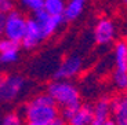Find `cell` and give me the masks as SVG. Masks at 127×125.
<instances>
[{
    "label": "cell",
    "instance_id": "ac0fdd59",
    "mask_svg": "<svg viewBox=\"0 0 127 125\" xmlns=\"http://www.w3.org/2000/svg\"><path fill=\"white\" fill-rule=\"evenodd\" d=\"M13 10H14L13 0H1V1H0V11L8 14V13H11Z\"/></svg>",
    "mask_w": 127,
    "mask_h": 125
},
{
    "label": "cell",
    "instance_id": "8fae6325",
    "mask_svg": "<svg viewBox=\"0 0 127 125\" xmlns=\"http://www.w3.org/2000/svg\"><path fill=\"white\" fill-rule=\"evenodd\" d=\"M115 72L127 73V41H118L113 50Z\"/></svg>",
    "mask_w": 127,
    "mask_h": 125
},
{
    "label": "cell",
    "instance_id": "5b68a950",
    "mask_svg": "<svg viewBox=\"0 0 127 125\" xmlns=\"http://www.w3.org/2000/svg\"><path fill=\"white\" fill-rule=\"evenodd\" d=\"M25 25H26V18L22 14L11 11L7 14L6 19V28H4V36L13 41L19 43L25 32Z\"/></svg>",
    "mask_w": 127,
    "mask_h": 125
},
{
    "label": "cell",
    "instance_id": "d4e9b609",
    "mask_svg": "<svg viewBox=\"0 0 127 125\" xmlns=\"http://www.w3.org/2000/svg\"><path fill=\"white\" fill-rule=\"evenodd\" d=\"M124 91H126V96H127V88H126V89H124Z\"/></svg>",
    "mask_w": 127,
    "mask_h": 125
},
{
    "label": "cell",
    "instance_id": "9a60e30c",
    "mask_svg": "<svg viewBox=\"0 0 127 125\" xmlns=\"http://www.w3.org/2000/svg\"><path fill=\"white\" fill-rule=\"evenodd\" d=\"M0 125H22V117L18 113H8L0 118Z\"/></svg>",
    "mask_w": 127,
    "mask_h": 125
},
{
    "label": "cell",
    "instance_id": "7a4b0ae2",
    "mask_svg": "<svg viewBox=\"0 0 127 125\" xmlns=\"http://www.w3.org/2000/svg\"><path fill=\"white\" fill-rule=\"evenodd\" d=\"M47 94L54 99L55 104L61 107L79 106L80 95L77 88L68 80H55L47 87Z\"/></svg>",
    "mask_w": 127,
    "mask_h": 125
},
{
    "label": "cell",
    "instance_id": "6da1fadb",
    "mask_svg": "<svg viewBox=\"0 0 127 125\" xmlns=\"http://www.w3.org/2000/svg\"><path fill=\"white\" fill-rule=\"evenodd\" d=\"M58 109L54 99L48 94L37 95L36 98L25 104L22 110L24 118L26 122H36V124H46V122L58 117Z\"/></svg>",
    "mask_w": 127,
    "mask_h": 125
},
{
    "label": "cell",
    "instance_id": "9c48e42d",
    "mask_svg": "<svg viewBox=\"0 0 127 125\" xmlns=\"http://www.w3.org/2000/svg\"><path fill=\"white\" fill-rule=\"evenodd\" d=\"M111 114L116 125H127V96H118L111 100Z\"/></svg>",
    "mask_w": 127,
    "mask_h": 125
},
{
    "label": "cell",
    "instance_id": "3957f363",
    "mask_svg": "<svg viewBox=\"0 0 127 125\" xmlns=\"http://www.w3.org/2000/svg\"><path fill=\"white\" fill-rule=\"evenodd\" d=\"M25 80L21 76L0 74V102H11L24 89Z\"/></svg>",
    "mask_w": 127,
    "mask_h": 125
},
{
    "label": "cell",
    "instance_id": "7c38bea8",
    "mask_svg": "<svg viewBox=\"0 0 127 125\" xmlns=\"http://www.w3.org/2000/svg\"><path fill=\"white\" fill-rule=\"evenodd\" d=\"M93 109H94V120L101 122L106 121L111 117V99L102 98L95 103Z\"/></svg>",
    "mask_w": 127,
    "mask_h": 125
},
{
    "label": "cell",
    "instance_id": "277c9868",
    "mask_svg": "<svg viewBox=\"0 0 127 125\" xmlns=\"http://www.w3.org/2000/svg\"><path fill=\"white\" fill-rule=\"evenodd\" d=\"M33 19L37 22L39 28H40L43 40H44V39H48L51 35H54L55 30L60 28V25L65 21L62 15H51V14L46 13L43 8L35 11Z\"/></svg>",
    "mask_w": 127,
    "mask_h": 125
},
{
    "label": "cell",
    "instance_id": "cb8c5ba5",
    "mask_svg": "<svg viewBox=\"0 0 127 125\" xmlns=\"http://www.w3.org/2000/svg\"><path fill=\"white\" fill-rule=\"evenodd\" d=\"M79 1H83V3H84V1H87V0H79Z\"/></svg>",
    "mask_w": 127,
    "mask_h": 125
},
{
    "label": "cell",
    "instance_id": "e0dca14e",
    "mask_svg": "<svg viewBox=\"0 0 127 125\" xmlns=\"http://www.w3.org/2000/svg\"><path fill=\"white\" fill-rule=\"evenodd\" d=\"M22 4L26 7L28 10H32L33 13L37 11V10L43 8V4H44V0H21Z\"/></svg>",
    "mask_w": 127,
    "mask_h": 125
},
{
    "label": "cell",
    "instance_id": "30bf717a",
    "mask_svg": "<svg viewBox=\"0 0 127 125\" xmlns=\"http://www.w3.org/2000/svg\"><path fill=\"white\" fill-rule=\"evenodd\" d=\"M94 120V109L90 104H80L75 114L68 120L69 125H90Z\"/></svg>",
    "mask_w": 127,
    "mask_h": 125
},
{
    "label": "cell",
    "instance_id": "8992f818",
    "mask_svg": "<svg viewBox=\"0 0 127 125\" xmlns=\"http://www.w3.org/2000/svg\"><path fill=\"white\" fill-rule=\"evenodd\" d=\"M83 62L79 56H69L68 59H65L54 73L55 80H69L73 78L75 76L79 74V72L82 70Z\"/></svg>",
    "mask_w": 127,
    "mask_h": 125
},
{
    "label": "cell",
    "instance_id": "4fadbf2b",
    "mask_svg": "<svg viewBox=\"0 0 127 125\" xmlns=\"http://www.w3.org/2000/svg\"><path fill=\"white\" fill-rule=\"evenodd\" d=\"M83 6L84 3L79 1V0H70L68 4H65V8H64V19L65 21H75L76 18H79L80 14L83 11Z\"/></svg>",
    "mask_w": 127,
    "mask_h": 125
},
{
    "label": "cell",
    "instance_id": "44dd1931",
    "mask_svg": "<svg viewBox=\"0 0 127 125\" xmlns=\"http://www.w3.org/2000/svg\"><path fill=\"white\" fill-rule=\"evenodd\" d=\"M102 125H116V124H115V121H113V120L108 118L106 121H104V122H102Z\"/></svg>",
    "mask_w": 127,
    "mask_h": 125
},
{
    "label": "cell",
    "instance_id": "ffe728a7",
    "mask_svg": "<svg viewBox=\"0 0 127 125\" xmlns=\"http://www.w3.org/2000/svg\"><path fill=\"white\" fill-rule=\"evenodd\" d=\"M6 19H7V14L0 11V37L4 35V28H6Z\"/></svg>",
    "mask_w": 127,
    "mask_h": 125
},
{
    "label": "cell",
    "instance_id": "603a6c76",
    "mask_svg": "<svg viewBox=\"0 0 127 125\" xmlns=\"http://www.w3.org/2000/svg\"><path fill=\"white\" fill-rule=\"evenodd\" d=\"M122 1H123V3H124V4H126V6H127V0H122Z\"/></svg>",
    "mask_w": 127,
    "mask_h": 125
},
{
    "label": "cell",
    "instance_id": "ba28073f",
    "mask_svg": "<svg viewBox=\"0 0 127 125\" xmlns=\"http://www.w3.org/2000/svg\"><path fill=\"white\" fill-rule=\"evenodd\" d=\"M115 39V25L111 19H99L94 28V40L97 44H109Z\"/></svg>",
    "mask_w": 127,
    "mask_h": 125
},
{
    "label": "cell",
    "instance_id": "5bb4252c",
    "mask_svg": "<svg viewBox=\"0 0 127 125\" xmlns=\"http://www.w3.org/2000/svg\"><path fill=\"white\" fill-rule=\"evenodd\" d=\"M64 8H65L64 0H44L43 4V10L51 15H62Z\"/></svg>",
    "mask_w": 127,
    "mask_h": 125
},
{
    "label": "cell",
    "instance_id": "d6986e66",
    "mask_svg": "<svg viewBox=\"0 0 127 125\" xmlns=\"http://www.w3.org/2000/svg\"><path fill=\"white\" fill-rule=\"evenodd\" d=\"M26 125H65V120L62 117H55L54 120L46 122V124H36V122H26Z\"/></svg>",
    "mask_w": 127,
    "mask_h": 125
},
{
    "label": "cell",
    "instance_id": "2e32d148",
    "mask_svg": "<svg viewBox=\"0 0 127 125\" xmlns=\"http://www.w3.org/2000/svg\"><path fill=\"white\" fill-rule=\"evenodd\" d=\"M18 51L19 50H8L0 52V62L1 63H13L18 59Z\"/></svg>",
    "mask_w": 127,
    "mask_h": 125
},
{
    "label": "cell",
    "instance_id": "7402d4cb",
    "mask_svg": "<svg viewBox=\"0 0 127 125\" xmlns=\"http://www.w3.org/2000/svg\"><path fill=\"white\" fill-rule=\"evenodd\" d=\"M90 125H102V122L101 121H97V120H93V122Z\"/></svg>",
    "mask_w": 127,
    "mask_h": 125
},
{
    "label": "cell",
    "instance_id": "484cf974",
    "mask_svg": "<svg viewBox=\"0 0 127 125\" xmlns=\"http://www.w3.org/2000/svg\"><path fill=\"white\" fill-rule=\"evenodd\" d=\"M0 1H1V0H0Z\"/></svg>",
    "mask_w": 127,
    "mask_h": 125
},
{
    "label": "cell",
    "instance_id": "52a82bcc",
    "mask_svg": "<svg viewBox=\"0 0 127 125\" xmlns=\"http://www.w3.org/2000/svg\"><path fill=\"white\" fill-rule=\"evenodd\" d=\"M41 40H43V36H41V32H40V28H39L37 22L33 18L26 19L25 32H24V36H22V39H21L19 43L24 45V48L32 50V48H35Z\"/></svg>",
    "mask_w": 127,
    "mask_h": 125
}]
</instances>
